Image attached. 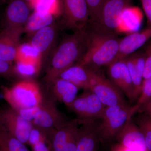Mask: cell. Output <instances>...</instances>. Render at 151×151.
Returning <instances> with one entry per match:
<instances>
[{
	"label": "cell",
	"mask_w": 151,
	"mask_h": 151,
	"mask_svg": "<svg viewBox=\"0 0 151 151\" xmlns=\"http://www.w3.org/2000/svg\"><path fill=\"white\" fill-rule=\"evenodd\" d=\"M24 1H25L29 5V6L30 4L32 2L33 0H24Z\"/></svg>",
	"instance_id": "f35d334b"
},
{
	"label": "cell",
	"mask_w": 151,
	"mask_h": 151,
	"mask_svg": "<svg viewBox=\"0 0 151 151\" xmlns=\"http://www.w3.org/2000/svg\"><path fill=\"white\" fill-rule=\"evenodd\" d=\"M126 0H107L103 6L97 23L100 27L118 34L120 17L122 11L128 6Z\"/></svg>",
	"instance_id": "8fae6325"
},
{
	"label": "cell",
	"mask_w": 151,
	"mask_h": 151,
	"mask_svg": "<svg viewBox=\"0 0 151 151\" xmlns=\"http://www.w3.org/2000/svg\"><path fill=\"white\" fill-rule=\"evenodd\" d=\"M140 111L146 113L151 117V98L141 106Z\"/></svg>",
	"instance_id": "74e56055"
},
{
	"label": "cell",
	"mask_w": 151,
	"mask_h": 151,
	"mask_svg": "<svg viewBox=\"0 0 151 151\" xmlns=\"http://www.w3.org/2000/svg\"><path fill=\"white\" fill-rule=\"evenodd\" d=\"M138 112L134 105L105 107L101 119L98 121L101 144L113 142L128 119Z\"/></svg>",
	"instance_id": "277c9868"
},
{
	"label": "cell",
	"mask_w": 151,
	"mask_h": 151,
	"mask_svg": "<svg viewBox=\"0 0 151 151\" xmlns=\"http://www.w3.org/2000/svg\"><path fill=\"white\" fill-rule=\"evenodd\" d=\"M57 25L54 23L36 32L32 35L30 43L37 49L45 58L53 48L57 37Z\"/></svg>",
	"instance_id": "ac0fdd59"
},
{
	"label": "cell",
	"mask_w": 151,
	"mask_h": 151,
	"mask_svg": "<svg viewBox=\"0 0 151 151\" xmlns=\"http://www.w3.org/2000/svg\"><path fill=\"white\" fill-rule=\"evenodd\" d=\"M68 108L75 113L79 121L99 120L105 108L96 94L85 90Z\"/></svg>",
	"instance_id": "8992f818"
},
{
	"label": "cell",
	"mask_w": 151,
	"mask_h": 151,
	"mask_svg": "<svg viewBox=\"0 0 151 151\" xmlns=\"http://www.w3.org/2000/svg\"><path fill=\"white\" fill-rule=\"evenodd\" d=\"M71 121L58 110L55 100L52 97L50 99L44 98L39 112L32 124L48 137Z\"/></svg>",
	"instance_id": "5b68a950"
},
{
	"label": "cell",
	"mask_w": 151,
	"mask_h": 151,
	"mask_svg": "<svg viewBox=\"0 0 151 151\" xmlns=\"http://www.w3.org/2000/svg\"><path fill=\"white\" fill-rule=\"evenodd\" d=\"M0 148L4 151H30L26 145L9 133L1 130Z\"/></svg>",
	"instance_id": "83f0119b"
},
{
	"label": "cell",
	"mask_w": 151,
	"mask_h": 151,
	"mask_svg": "<svg viewBox=\"0 0 151 151\" xmlns=\"http://www.w3.org/2000/svg\"><path fill=\"white\" fill-rule=\"evenodd\" d=\"M79 121L76 119V122L69 134L64 151L76 150L79 138Z\"/></svg>",
	"instance_id": "f546056e"
},
{
	"label": "cell",
	"mask_w": 151,
	"mask_h": 151,
	"mask_svg": "<svg viewBox=\"0 0 151 151\" xmlns=\"http://www.w3.org/2000/svg\"><path fill=\"white\" fill-rule=\"evenodd\" d=\"M42 64L37 63L15 62L14 71L17 76L23 79H33L40 71Z\"/></svg>",
	"instance_id": "4316f807"
},
{
	"label": "cell",
	"mask_w": 151,
	"mask_h": 151,
	"mask_svg": "<svg viewBox=\"0 0 151 151\" xmlns=\"http://www.w3.org/2000/svg\"><path fill=\"white\" fill-rule=\"evenodd\" d=\"M29 6L34 12L59 17L63 14L61 0H33Z\"/></svg>",
	"instance_id": "d4e9b609"
},
{
	"label": "cell",
	"mask_w": 151,
	"mask_h": 151,
	"mask_svg": "<svg viewBox=\"0 0 151 151\" xmlns=\"http://www.w3.org/2000/svg\"><path fill=\"white\" fill-rule=\"evenodd\" d=\"M40 105L35 108L22 109L16 111H17L23 118L32 123L39 112Z\"/></svg>",
	"instance_id": "836d02e7"
},
{
	"label": "cell",
	"mask_w": 151,
	"mask_h": 151,
	"mask_svg": "<svg viewBox=\"0 0 151 151\" xmlns=\"http://www.w3.org/2000/svg\"><path fill=\"white\" fill-rule=\"evenodd\" d=\"M151 98V76L143 80L142 86L140 94L138 97L135 106L140 109L143 104Z\"/></svg>",
	"instance_id": "4dcf8cb0"
},
{
	"label": "cell",
	"mask_w": 151,
	"mask_h": 151,
	"mask_svg": "<svg viewBox=\"0 0 151 151\" xmlns=\"http://www.w3.org/2000/svg\"><path fill=\"white\" fill-rule=\"evenodd\" d=\"M86 45V29L74 31L61 41L52 52L47 68L45 78L48 86L63 71L80 60Z\"/></svg>",
	"instance_id": "7a4b0ae2"
},
{
	"label": "cell",
	"mask_w": 151,
	"mask_h": 151,
	"mask_svg": "<svg viewBox=\"0 0 151 151\" xmlns=\"http://www.w3.org/2000/svg\"><path fill=\"white\" fill-rule=\"evenodd\" d=\"M33 125L15 110L9 107L0 111V130L28 145Z\"/></svg>",
	"instance_id": "52a82bcc"
},
{
	"label": "cell",
	"mask_w": 151,
	"mask_h": 151,
	"mask_svg": "<svg viewBox=\"0 0 151 151\" xmlns=\"http://www.w3.org/2000/svg\"><path fill=\"white\" fill-rule=\"evenodd\" d=\"M132 78L134 90L135 101H137L142 91L144 78L145 65L144 51L134 52L124 58Z\"/></svg>",
	"instance_id": "d6986e66"
},
{
	"label": "cell",
	"mask_w": 151,
	"mask_h": 151,
	"mask_svg": "<svg viewBox=\"0 0 151 151\" xmlns=\"http://www.w3.org/2000/svg\"><path fill=\"white\" fill-rule=\"evenodd\" d=\"M86 31V51L77 63L97 71L100 68L108 66L115 61L120 39L118 34L95 24H89Z\"/></svg>",
	"instance_id": "6da1fadb"
},
{
	"label": "cell",
	"mask_w": 151,
	"mask_h": 151,
	"mask_svg": "<svg viewBox=\"0 0 151 151\" xmlns=\"http://www.w3.org/2000/svg\"><path fill=\"white\" fill-rule=\"evenodd\" d=\"M89 12V24L97 23L107 0H86Z\"/></svg>",
	"instance_id": "f1b7e54d"
},
{
	"label": "cell",
	"mask_w": 151,
	"mask_h": 151,
	"mask_svg": "<svg viewBox=\"0 0 151 151\" xmlns=\"http://www.w3.org/2000/svg\"><path fill=\"white\" fill-rule=\"evenodd\" d=\"M100 73L77 63L60 73L58 78L70 81L79 89L89 90Z\"/></svg>",
	"instance_id": "5bb4252c"
},
{
	"label": "cell",
	"mask_w": 151,
	"mask_h": 151,
	"mask_svg": "<svg viewBox=\"0 0 151 151\" xmlns=\"http://www.w3.org/2000/svg\"><path fill=\"white\" fill-rule=\"evenodd\" d=\"M151 38V27H148L142 31L132 33L120 39L119 52L114 61L124 59L134 53Z\"/></svg>",
	"instance_id": "e0dca14e"
},
{
	"label": "cell",
	"mask_w": 151,
	"mask_h": 151,
	"mask_svg": "<svg viewBox=\"0 0 151 151\" xmlns=\"http://www.w3.org/2000/svg\"><path fill=\"white\" fill-rule=\"evenodd\" d=\"M143 20V14L138 7L128 6L122 11L117 33L130 34L140 29Z\"/></svg>",
	"instance_id": "44dd1931"
},
{
	"label": "cell",
	"mask_w": 151,
	"mask_h": 151,
	"mask_svg": "<svg viewBox=\"0 0 151 151\" xmlns=\"http://www.w3.org/2000/svg\"><path fill=\"white\" fill-rule=\"evenodd\" d=\"M133 119L143 135L148 151H151V117L140 111L135 113Z\"/></svg>",
	"instance_id": "484cf974"
},
{
	"label": "cell",
	"mask_w": 151,
	"mask_h": 151,
	"mask_svg": "<svg viewBox=\"0 0 151 151\" xmlns=\"http://www.w3.org/2000/svg\"><path fill=\"white\" fill-rule=\"evenodd\" d=\"M31 9L24 0H10L5 12V27L24 31L31 14Z\"/></svg>",
	"instance_id": "7c38bea8"
},
{
	"label": "cell",
	"mask_w": 151,
	"mask_h": 151,
	"mask_svg": "<svg viewBox=\"0 0 151 151\" xmlns=\"http://www.w3.org/2000/svg\"><path fill=\"white\" fill-rule=\"evenodd\" d=\"M89 91L97 95L105 107L131 106L120 89L111 80L100 73Z\"/></svg>",
	"instance_id": "9c48e42d"
},
{
	"label": "cell",
	"mask_w": 151,
	"mask_h": 151,
	"mask_svg": "<svg viewBox=\"0 0 151 151\" xmlns=\"http://www.w3.org/2000/svg\"><path fill=\"white\" fill-rule=\"evenodd\" d=\"M76 120H71L48 136L50 151H64L69 134Z\"/></svg>",
	"instance_id": "603a6c76"
},
{
	"label": "cell",
	"mask_w": 151,
	"mask_h": 151,
	"mask_svg": "<svg viewBox=\"0 0 151 151\" xmlns=\"http://www.w3.org/2000/svg\"><path fill=\"white\" fill-rule=\"evenodd\" d=\"M32 151H50L48 140L39 141L31 146Z\"/></svg>",
	"instance_id": "d590c367"
},
{
	"label": "cell",
	"mask_w": 151,
	"mask_h": 151,
	"mask_svg": "<svg viewBox=\"0 0 151 151\" xmlns=\"http://www.w3.org/2000/svg\"><path fill=\"white\" fill-rule=\"evenodd\" d=\"M145 14L148 27H151V0H140Z\"/></svg>",
	"instance_id": "e575fe53"
},
{
	"label": "cell",
	"mask_w": 151,
	"mask_h": 151,
	"mask_svg": "<svg viewBox=\"0 0 151 151\" xmlns=\"http://www.w3.org/2000/svg\"><path fill=\"white\" fill-rule=\"evenodd\" d=\"M0 151H4L1 148H0Z\"/></svg>",
	"instance_id": "ab89813d"
},
{
	"label": "cell",
	"mask_w": 151,
	"mask_h": 151,
	"mask_svg": "<svg viewBox=\"0 0 151 151\" xmlns=\"http://www.w3.org/2000/svg\"><path fill=\"white\" fill-rule=\"evenodd\" d=\"M4 100L15 111L40 106L45 97L40 86L33 79H22L3 89Z\"/></svg>",
	"instance_id": "3957f363"
},
{
	"label": "cell",
	"mask_w": 151,
	"mask_h": 151,
	"mask_svg": "<svg viewBox=\"0 0 151 151\" xmlns=\"http://www.w3.org/2000/svg\"><path fill=\"white\" fill-rule=\"evenodd\" d=\"M114 141L127 147L148 151L143 135L134 122L133 116L128 119Z\"/></svg>",
	"instance_id": "9a60e30c"
},
{
	"label": "cell",
	"mask_w": 151,
	"mask_h": 151,
	"mask_svg": "<svg viewBox=\"0 0 151 151\" xmlns=\"http://www.w3.org/2000/svg\"><path fill=\"white\" fill-rule=\"evenodd\" d=\"M0 76L8 78L17 76L12 63L0 59Z\"/></svg>",
	"instance_id": "1f68e13d"
},
{
	"label": "cell",
	"mask_w": 151,
	"mask_h": 151,
	"mask_svg": "<svg viewBox=\"0 0 151 151\" xmlns=\"http://www.w3.org/2000/svg\"><path fill=\"white\" fill-rule=\"evenodd\" d=\"M110 80L128 98L130 104L136 102L132 78L125 59L114 61L108 65Z\"/></svg>",
	"instance_id": "30bf717a"
},
{
	"label": "cell",
	"mask_w": 151,
	"mask_h": 151,
	"mask_svg": "<svg viewBox=\"0 0 151 151\" xmlns=\"http://www.w3.org/2000/svg\"><path fill=\"white\" fill-rule=\"evenodd\" d=\"M78 121L79 138L76 151H98L101 144L98 130L99 120Z\"/></svg>",
	"instance_id": "4fadbf2b"
},
{
	"label": "cell",
	"mask_w": 151,
	"mask_h": 151,
	"mask_svg": "<svg viewBox=\"0 0 151 151\" xmlns=\"http://www.w3.org/2000/svg\"><path fill=\"white\" fill-rule=\"evenodd\" d=\"M23 31L5 27L0 31V59L12 63L14 61Z\"/></svg>",
	"instance_id": "2e32d148"
},
{
	"label": "cell",
	"mask_w": 151,
	"mask_h": 151,
	"mask_svg": "<svg viewBox=\"0 0 151 151\" xmlns=\"http://www.w3.org/2000/svg\"><path fill=\"white\" fill-rule=\"evenodd\" d=\"M41 54L30 42L20 44L17 50L14 62L42 63Z\"/></svg>",
	"instance_id": "cb8c5ba5"
},
{
	"label": "cell",
	"mask_w": 151,
	"mask_h": 151,
	"mask_svg": "<svg viewBox=\"0 0 151 151\" xmlns=\"http://www.w3.org/2000/svg\"><path fill=\"white\" fill-rule=\"evenodd\" d=\"M3 1V0H0V1Z\"/></svg>",
	"instance_id": "60d3db41"
},
{
	"label": "cell",
	"mask_w": 151,
	"mask_h": 151,
	"mask_svg": "<svg viewBox=\"0 0 151 151\" xmlns=\"http://www.w3.org/2000/svg\"><path fill=\"white\" fill-rule=\"evenodd\" d=\"M51 89L52 98L64 103L68 107L77 97L79 88L70 81L58 78L48 86Z\"/></svg>",
	"instance_id": "ffe728a7"
},
{
	"label": "cell",
	"mask_w": 151,
	"mask_h": 151,
	"mask_svg": "<svg viewBox=\"0 0 151 151\" xmlns=\"http://www.w3.org/2000/svg\"><path fill=\"white\" fill-rule=\"evenodd\" d=\"M110 151H141L137 149L130 148L123 146L116 142H113L111 144Z\"/></svg>",
	"instance_id": "8d00e7d4"
},
{
	"label": "cell",
	"mask_w": 151,
	"mask_h": 151,
	"mask_svg": "<svg viewBox=\"0 0 151 151\" xmlns=\"http://www.w3.org/2000/svg\"><path fill=\"white\" fill-rule=\"evenodd\" d=\"M63 24L74 31L85 29L89 24V12L86 0H61Z\"/></svg>",
	"instance_id": "ba28073f"
},
{
	"label": "cell",
	"mask_w": 151,
	"mask_h": 151,
	"mask_svg": "<svg viewBox=\"0 0 151 151\" xmlns=\"http://www.w3.org/2000/svg\"><path fill=\"white\" fill-rule=\"evenodd\" d=\"M57 17L50 14L34 12L25 25L24 31L32 35L36 32L54 23Z\"/></svg>",
	"instance_id": "7402d4cb"
},
{
	"label": "cell",
	"mask_w": 151,
	"mask_h": 151,
	"mask_svg": "<svg viewBox=\"0 0 151 151\" xmlns=\"http://www.w3.org/2000/svg\"><path fill=\"white\" fill-rule=\"evenodd\" d=\"M144 52L145 60L143 78L145 79L151 76V40L146 45Z\"/></svg>",
	"instance_id": "d6a6232c"
}]
</instances>
